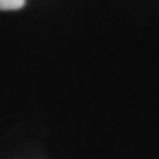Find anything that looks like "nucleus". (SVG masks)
<instances>
[{
  "mask_svg": "<svg viewBox=\"0 0 159 159\" xmlns=\"http://www.w3.org/2000/svg\"><path fill=\"white\" fill-rule=\"evenodd\" d=\"M25 3L26 0H0V10H18Z\"/></svg>",
  "mask_w": 159,
  "mask_h": 159,
  "instance_id": "f257e3e1",
  "label": "nucleus"
}]
</instances>
